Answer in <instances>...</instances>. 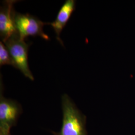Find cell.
I'll use <instances>...</instances> for the list:
<instances>
[{"mask_svg":"<svg viewBox=\"0 0 135 135\" xmlns=\"http://www.w3.org/2000/svg\"><path fill=\"white\" fill-rule=\"evenodd\" d=\"M63 123L58 135H88L86 117L80 111L67 94L62 97Z\"/></svg>","mask_w":135,"mask_h":135,"instance_id":"6da1fadb","label":"cell"},{"mask_svg":"<svg viewBox=\"0 0 135 135\" xmlns=\"http://www.w3.org/2000/svg\"><path fill=\"white\" fill-rule=\"evenodd\" d=\"M3 92L4 86L1 75L0 135H11V129L16 125L20 116L23 112V109L18 102L5 98Z\"/></svg>","mask_w":135,"mask_h":135,"instance_id":"7a4b0ae2","label":"cell"},{"mask_svg":"<svg viewBox=\"0 0 135 135\" xmlns=\"http://www.w3.org/2000/svg\"><path fill=\"white\" fill-rule=\"evenodd\" d=\"M4 44L14 61L17 69L26 77L34 81V76L28 64V51L31 43H26L25 40L20 39L18 36L8 40Z\"/></svg>","mask_w":135,"mask_h":135,"instance_id":"3957f363","label":"cell"},{"mask_svg":"<svg viewBox=\"0 0 135 135\" xmlns=\"http://www.w3.org/2000/svg\"><path fill=\"white\" fill-rule=\"evenodd\" d=\"M15 22L20 39L25 40L29 36H39L47 41L50 40L43 31L44 26L50 25V23L44 22L32 15L17 12L15 16Z\"/></svg>","mask_w":135,"mask_h":135,"instance_id":"277c9868","label":"cell"},{"mask_svg":"<svg viewBox=\"0 0 135 135\" xmlns=\"http://www.w3.org/2000/svg\"><path fill=\"white\" fill-rule=\"evenodd\" d=\"M17 2L18 1H4L1 7L0 36L4 43L10 38L19 36L15 22L14 4Z\"/></svg>","mask_w":135,"mask_h":135,"instance_id":"5b68a950","label":"cell"},{"mask_svg":"<svg viewBox=\"0 0 135 135\" xmlns=\"http://www.w3.org/2000/svg\"><path fill=\"white\" fill-rule=\"evenodd\" d=\"M76 5L75 0L66 1L59 11L56 19L53 22L50 23V25L53 28L56 35V38L63 46L64 44L60 35L75 10Z\"/></svg>","mask_w":135,"mask_h":135,"instance_id":"8992f818","label":"cell"},{"mask_svg":"<svg viewBox=\"0 0 135 135\" xmlns=\"http://www.w3.org/2000/svg\"><path fill=\"white\" fill-rule=\"evenodd\" d=\"M9 65L17 69L16 64L12 58L10 53L2 41L0 42V66L1 67Z\"/></svg>","mask_w":135,"mask_h":135,"instance_id":"52a82bcc","label":"cell"}]
</instances>
